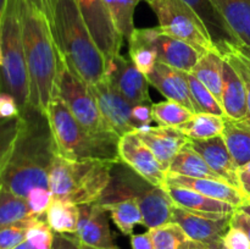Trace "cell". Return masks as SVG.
Instances as JSON below:
<instances>
[{"instance_id": "1", "label": "cell", "mask_w": 250, "mask_h": 249, "mask_svg": "<svg viewBox=\"0 0 250 249\" xmlns=\"http://www.w3.org/2000/svg\"><path fill=\"white\" fill-rule=\"evenodd\" d=\"M22 126L9 161L0 173V187L26 199L33 188H49L56 151L45 115L32 107L22 112Z\"/></svg>"}, {"instance_id": "2", "label": "cell", "mask_w": 250, "mask_h": 249, "mask_svg": "<svg viewBox=\"0 0 250 249\" xmlns=\"http://www.w3.org/2000/svg\"><path fill=\"white\" fill-rule=\"evenodd\" d=\"M22 37L28 76V107L46 116L50 103L58 97V82L62 67L48 19L28 0H22Z\"/></svg>"}, {"instance_id": "3", "label": "cell", "mask_w": 250, "mask_h": 249, "mask_svg": "<svg viewBox=\"0 0 250 249\" xmlns=\"http://www.w3.org/2000/svg\"><path fill=\"white\" fill-rule=\"evenodd\" d=\"M50 27L61 59L71 72L88 87L105 77L106 60L75 0H58Z\"/></svg>"}, {"instance_id": "4", "label": "cell", "mask_w": 250, "mask_h": 249, "mask_svg": "<svg viewBox=\"0 0 250 249\" xmlns=\"http://www.w3.org/2000/svg\"><path fill=\"white\" fill-rule=\"evenodd\" d=\"M117 163L102 160H67L56 154L49 173V188L55 199L76 205L99 202L111 181Z\"/></svg>"}, {"instance_id": "5", "label": "cell", "mask_w": 250, "mask_h": 249, "mask_svg": "<svg viewBox=\"0 0 250 249\" xmlns=\"http://www.w3.org/2000/svg\"><path fill=\"white\" fill-rule=\"evenodd\" d=\"M58 155L67 160H102L120 163L119 142L93 136L73 117L60 97L50 103L46 112Z\"/></svg>"}, {"instance_id": "6", "label": "cell", "mask_w": 250, "mask_h": 249, "mask_svg": "<svg viewBox=\"0 0 250 249\" xmlns=\"http://www.w3.org/2000/svg\"><path fill=\"white\" fill-rule=\"evenodd\" d=\"M132 198L139 205L144 226L150 228L172 222L175 203L164 187L154 186L120 161L111 171V181L99 199L100 204Z\"/></svg>"}, {"instance_id": "7", "label": "cell", "mask_w": 250, "mask_h": 249, "mask_svg": "<svg viewBox=\"0 0 250 249\" xmlns=\"http://www.w3.org/2000/svg\"><path fill=\"white\" fill-rule=\"evenodd\" d=\"M21 5L22 0H7L0 20L2 46L0 83L2 90L11 93L16 98L22 114L28 107L29 87L22 37Z\"/></svg>"}, {"instance_id": "8", "label": "cell", "mask_w": 250, "mask_h": 249, "mask_svg": "<svg viewBox=\"0 0 250 249\" xmlns=\"http://www.w3.org/2000/svg\"><path fill=\"white\" fill-rule=\"evenodd\" d=\"M58 97L62 99L76 120L93 136L119 142L117 136L103 117L89 87L62 63L58 82Z\"/></svg>"}, {"instance_id": "9", "label": "cell", "mask_w": 250, "mask_h": 249, "mask_svg": "<svg viewBox=\"0 0 250 249\" xmlns=\"http://www.w3.org/2000/svg\"><path fill=\"white\" fill-rule=\"evenodd\" d=\"M159 21V27L167 36L190 44L207 53L216 50L207 27L183 0H148Z\"/></svg>"}, {"instance_id": "10", "label": "cell", "mask_w": 250, "mask_h": 249, "mask_svg": "<svg viewBox=\"0 0 250 249\" xmlns=\"http://www.w3.org/2000/svg\"><path fill=\"white\" fill-rule=\"evenodd\" d=\"M75 1L106 62L119 55L124 37L115 27L104 0H75Z\"/></svg>"}, {"instance_id": "11", "label": "cell", "mask_w": 250, "mask_h": 249, "mask_svg": "<svg viewBox=\"0 0 250 249\" xmlns=\"http://www.w3.org/2000/svg\"><path fill=\"white\" fill-rule=\"evenodd\" d=\"M103 117L117 136L136 131L132 120L133 104L124 97L106 77L89 87Z\"/></svg>"}, {"instance_id": "12", "label": "cell", "mask_w": 250, "mask_h": 249, "mask_svg": "<svg viewBox=\"0 0 250 249\" xmlns=\"http://www.w3.org/2000/svg\"><path fill=\"white\" fill-rule=\"evenodd\" d=\"M139 31L156 51L158 61L183 72L192 73L193 68L204 54L186 42L167 36L161 31L160 27L139 28Z\"/></svg>"}, {"instance_id": "13", "label": "cell", "mask_w": 250, "mask_h": 249, "mask_svg": "<svg viewBox=\"0 0 250 249\" xmlns=\"http://www.w3.org/2000/svg\"><path fill=\"white\" fill-rule=\"evenodd\" d=\"M119 155L122 163L136 171L149 183L164 187L167 170L159 163L150 149L139 139L136 132L122 136L119 141Z\"/></svg>"}, {"instance_id": "14", "label": "cell", "mask_w": 250, "mask_h": 249, "mask_svg": "<svg viewBox=\"0 0 250 249\" xmlns=\"http://www.w3.org/2000/svg\"><path fill=\"white\" fill-rule=\"evenodd\" d=\"M232 215L203 214L173 205L172 222L181 226L190 239L214 244L222 239L229 227Z\"/></svg>"}, {"instance_id": "15", "label": "cell", "mask_w": 250, "mask_h": 249, "mask_svg": "<svg viewBox=\"0 0 250 249\" xmlns=\"http://www.w3.org/2000/svg\"><path fill=\"white\" fill-rule=\"evenodd\" d=\"M105 77L133 105L153 104L149 97V82L131 59L116 55L106 62Z\"/></svg>"}, {"instance_id": "16", "label": "cell", "mask_w": 250, "mask_h": 249, "mask_svg": "<svg viewBox=\"0 0 250 249\" xmlns=\"http://www.w3.org/2000/svg\"><path fill=\"white\" fill-rule=\"evenodd\" d=\"M78 209L80 219L75 234L81 243L100 249H117L104 207L95 202L78 205Z\"/></svg>"}, {"instance_id": "17", "label": "cell", "mask_w": 250, "mask_h": 249, "mask_svg": "<svg viewBox=\"0 0 250 249\" xmlns=\"http://www.w3.org/2000/svg\"><path fill=\"white\" fill-rule=\"evenodd\" d=\"M136 134L151 150L159 163L167 170L178 151L190 139L178 128L166 126H146L136 129Z\"/></svg>"}, {"instance_id": "18", "label": "cell", "mask_w": 250, "mask_h": 249, "mask_svg": "<svg viewBox=\"0 0 250 249\" xmlns=\"http://www.w3.org/2000/svg\"><path fill=\"white\" fill-rule=\"evenodd\" d=\"M146 77L148 78L149 84L156 88L166 99L178 103L193 114H197L190 94L187 72L156 61L153 71Z\"/></svg>"}, {"instance_id": "19", "label": "cell", "mask_w": 250, "mask_h": 249, "mask_svg": "<svg viewBox=\"0 0 250 249\" xmlns=\"http://www.w3.org/2000/svg\"><path fill=\"white\" fill-rule=\"evenodd\" d=\"M188 144L204 158L210 168L222 180L241 190L238 166L229 154L222 136L209 139H190Z\"/></svg>"}, {"instance_id": "20", "label": "cell", "mask_w": 250, "mask_h": 249, "mask_svg": "<svg viewBox=\"0 0 250 249\" xmlns=\"http://www.w3.org/2000/svg\"><path fill=\"white\" fill-rule=\"evenodd\" d=\"M164 186L181 187L195 190V192L207 195L209 198H214V199L229 203V204L234 205L236 208L241 207L244 203V200H246L243 193L232 185L227 183L226 181L187 177V176L167 173Z\"/></svg>"}, {"instance_id": "21", "label": "cell", "mask_w": 250, "mask_h": 249, "mask_svg": "<svg viewBox=\"0 0 250 249\" xmlns=\"http://www.w3.org/2000/svg\"><path fill=\"white\" fill-rule=\"evenodd\" d=\"M183 1L202 20L209 32L215 48L220 54L224 53L229 45L241 46L212 0H183Z\"/></svg>"}, {"instance_id": "22", "label": "cell", "mask_w": 250, "mask_h": 249, "mask_svg": "<svg viewBox=\"0 0 250 249\" xmlns=\"http://www.w3.org/2000/svg\"><path fill=\"white\" fill-rule=\"evenodd\" d=\"M222 109L225 117L233 121H244L248 116L246 85L238 72L225 59L222 65Z\"/></svg>"}, {"instance_id": "23", "label": "cell", "mask_w": 250, "mask_h": 249, "mask_svg": "<svg viewBox=\"0 0 250 249\" xmlns=\"http://www.w3.org/2000/svg\"><path fill=\"white\" fill-rule=\"evenodd\" d=\"M164 189L167 192L175 205L190 211L203 212V214L232 215L237 210V208L229 203L209 198L187 188L164 186Z\"/></svg>"}, {"instance_id": "24", "label": "cell", "mask_w": 250, "mask_h": 249, "mask_svg": "<svg viewBox=\"0 0 250 249\" xmlns=\"http://www.w3.org/2000/svg\"><path fill=\"white\" fill-rule=\"evenodd\" d=\"M242 48L250 51V0H212Z\"/></svg>"}, {"instance_id": "25", "label": "cell", "mask_w": 250, "mask_h": 249, "mask_svg": "<svg viewBox=\"0 0 250 249\" xmlns=\"http://www.w3.org/2000/svg\"><path fill=\"white\" fill-rule=\"evenodd\" d=\"M172 175L187 176L195 178H210L224 181L216 172L210 168L207 161L189 144H186L171 161L168 172Z\"/></svg>"}, {"instance_id": "26", "label": "cell", "mask_w": 250, "mask_h": 249, "mask_svg": "<svg viewBox=\"0 0 250 249\" xmlns=\"http://www.w3.org/2000/svg\"><path fill=\"white\" fill-rule=\"evenodd\" d=\"M222 65L224 58L217 50H209L203 54L192 75L205 85L222 106Z\"/></svg>"}, {"instance_id": "27", "label": "cell", "mask_w": 250, "mask_h": 249, "mask_svg": "<svg viewBox=\"0 0 250 249\" xmlns=\"http://www.w3.org/2000/svg\"><path fill=\"white\" fill-rule=\"evenodd\" d=\"M222 138L229 154L239 167L250 163V126L242 121L225 117Z\"/></svg>"}, {"instance_id": "28", "label": "cell", "mask_w": 250, "mask_h": 249, "mask_svg": "<svg viewBox=\"0 0 250 249\" xmlns=\"http://www.w3.org/2000/svg\"><path fill=\"white\" fill-rule=\"evenodd\" d=\"M80 219L78 205L53 198L45 212V220L55 233H76Z\"/></svg>"}, {"instance_id": "29", "label": "cell", "mask_w": 250, "mask_h": 249, "mask_svg": "<svg viewBox=\"0 0 250 249\" xmlns=\"http://www.w3.org/2000/svg\"><path fill=\"white\" fill-rule=\"evenodd\" d=\"M102 205L110 212L114 224L125 236H132L137 225H144L139 205L132 198L117 199Z\"/></svg>"}, {"instance_id": "30", "label": "cell", "mask_w": 250, "mask_h": 249, "mask_svg": "<svg viewBox=\"0 0 250 249\" xmlns=\"http://www.w3.org/2000/svg\"><path fill=\"white\" fill-rule=\"evenodd\" d=\"M177 128L189 139L214 138L222 136L225 128V117L207 112H198Z\"/></svg>"}, {"instance_id": "31", "label": "cell", "mask_w": 250, "mask_h": 249, "mask_svg": "<svg viewBox=\"0 0 250 249\" xmlns=\"http://www.w3.org/2000/svg\"><path fill=\"white\" fill-rule=\"evenodd\" d=\"M33 217L39 216L31 211L24 198L0 187V228Z\"/></svg>"}, {"instance_id": "32", "label": "cell", "mask_w": 250, "mask_h": 249, "mask_svg": "<svg viewBox=\"0 0 250 249\" xmlns=\"http://www.w3.org/2000/svg\"><path fill=\"white\" fill-rule=\"evenodd\" d=\"M129 59L143 75H149L153 71L158 55L148 41L142 36L139 28H136L128 39Z\"/></svg>"}, {"instance_id": "33", "label": "cell", "mask_w": 250, "mask_h": 249, "mask_svg": "<svg viewBox=\"0 0 250 249\" xmlns=\"http://www.w3.org/2000/svg\"><path fill=\"white\" fill-rule=\"evenodd\" d=\"M141 1L142 0H104L115 27L124 38L129 39L136 29L133 22L134 11Z\"/></svg>"}, {"instance_id": "34", "label": "cell", "mask_w": 250, "mask_h": 249, "mask_svg": "<svg viewBox=\"0 0 250 249\" xmlns=\"http://www.w3.org/2000/svg\"><path fill=\"white\" fill-rule=\"evenodd\" d=\"M154 249H187L192 239L175 222L149 229Z\"/></svg>"}, {"instance_id": "35", "label": "cell", "mask_w": 250, "mask_h": 249, "mask_svg": "<svg viewBox=\"0 0 250 249\" xmlns=\"http://www.w3.org/2000/svg\"><path fill=\"white\" fill-rule=\"evenodd\" d=\"M151 111H153L154 121L158 122L159 126L175 127V128L192 119L194 115L187 107L172 100H165L156 104L153 103Z\"/></svg>"}, {"instance_id": "36", "label": "cell", "mask_w": 250, "mask_h": 249, "mask_svg": "<svg viewBox=\"0 0 250 249\" xmlns=\"http://www.w3.org/2000/svg\"><path fill=\"white\" fill-rule=\"evenodd\" d=\"M221 55L238 72V75L243 80L244 85H246L248 116L242 122L250 126V51L242 48V46L229 45V48Z\"/></svg>"}, {"instance_id": "37", "label": "cell", "mask_w": 250, "mask_h": 249, "mask_svg": "<svg viewBox=\"0 0 250 249\" xmlns=\"http://www.w3.org/2000/svg\"><path fill=\"white\" fill-rule=\"evenodd\" d=\"M187 78L197 114L198 112H207V114L225 117L224 109L216 100V98L211 94V92L203 83H200L192 73H187Z\"/></svg>"}, {"instance_id": "38", "label": "cell", "mask_w": 250, "mask_h": 249, "mask_svg": "<svg viewBox=\"0 0 250 249\" xmlns=\"http://www.w3.org/2000/svg\"><path fill=\"white\" fill-rule=\"evenodd\" d=\"M22 115L10 120L0 121V173L9 161L15 142L22 126Z\"/></svg>"}, {"instance_id": "39", "label": "cell", "mask_w": 250, "mask_h": 249, "mask_svg": "<svg viewBox=\"0 0 250 249\" xmlns=\"http://www.w3.org/2000/svg\"><path fill=\"white\" fill-rule=\"evenodd\" d=\"M38 219H41V217H33V219L17 222V224L0 228V249H14L21 243H23L26 241L27 231H28L29 226Z\"/></svg>"}, {"instance_id": "40", "label": "cell", "mask_w": 250, "mask_h": 249, "mask_svg": "<svg viewBox=\"0 0 250 249\" xmlns=\"http://www.w3.org/2000/svg\"><path fill=\"white\" fill-rule=\"evenodd\" d=\"M29 209L36 216H45V212L53 200V194L48 188L37 187L28 193L26 198Z\"/></svg>"}, {"instance_id": "41", "label": "cell", "mask_w": 250, "mask_h": 249, "mask_svg": "<svg viewBox=\"0 0 250 249\" xmlns=\"http://www.w3.org/2000/svg\"><path fill=\"white\" fill-rule=\"evenodd\" d=\"M21 116V107L16 98L6 90H0V121Z\"/></svg>"}, {"instance_id": "42", "label": "cell", "mask_w": 250, "mask_h": 249, "mask_svg": "<svg viewBox=\"0 0 250 249\" xmlns=\"http://www.w3.org/2000/svg\"><path fill=\"white\" fill-rule=\"evenodd\" d=\"M226 249H250V241L246 233L237 227L229 226L222 237Z\"/></svg>"}, {"instance_id": "43", "label": "cell", "mask_w": 250, "mask_h": 249, "mask_svg": "<svg viewBox=\"0 0 250 249\" xmlns=\"http://www.w3.org/2000/svg\"><path fill=\"white\" fill-rule=\"evenodd\" d=\"M151 105L153 104H137L133 105L132 109V120L136 126V129L142 127L150 126L153 119V111H151Z\"/></svg>"}, {"instance_id": "44", "label": "cell", "mask_w": 250, "mask_h": 249, "mask_svg": "<svg viewBox=\"0 0 250 249\" xmlns=\"http://www.w3.org/2000/svg\"><path fill=\"white\" fill-rule=\"evenodd\" d=\"M71 233H55L51 249H82L80 239L77 236H70Z\"/></svg>"}, {"instance_id": "45", "label": "cell", "mask_w": 250, "mask_h": 249, "mask_svg": "<svg viewBox=\"0 0 250 249\" xmlns=\"http://www.w3.org/2000/svg\"><path fill=\"white\" fill-rule=\"evenodd\" d=\"M229 226L237 227V228L242 229V231L248 236L250 241V216L248 214H246V212L242 211V210L237 209L236 211L232 214Z\"/></svg>"}, {"instance_id": "46", "label": "cell", "mask_w": 250, "mask_h": 249, "mask_svg": "<svg viewBox=\"0 0 250 249\" xmlns=\"http://www.w3.org/2000/svg\"><path fill=\"white\" fill-rule=\"evenodd\" d=\"M28 1L48 19L49 23H51L58 0H28Z\"/></svg>"}, {"instance_id": "47", "label": "cell", "mask_w": 250, "mask_h": 249, "mask_svg": "<svg viewBox=\"0 0 250 249\" xmlns=\"http://www.w3.org/2000/svg\"><path fill=\"white\" fill-rule=\"evenodd\" d=\"M131 247L132 249H154L153 241H151L150 233L132 234L131 236Z\"/></svg>"}, {"instance_id": "48", "label": "cell", "mask_w": 250, "mask_h": 249, "mask_svg": "<svg viewBox=\"0 0 250 249\" xmlns=\"http://www.w3.org/2000/svg\"><path fill=\"white\" fill-rule=\"evenodd\" d=\"M239 182H241V190L246 198H250V175L238 172Z\"/></svg>"}, {"instance_id": "49", "label": "cell", "mask_w": 250, "mask_h": 249, "mask_svg": "<svg viewBox=\"0 0 250 249\" xmlns=\"http://www.w3.org/2000/svg\"><path fill=\"white\" fill-rule=\"evenodd\" d=\"M187 249H216V243L204 244L200 243V242H195L192 239V242H190L189 247H188Z\"/></svg>"}, {"instance_id": "50", "label": "cell", "mask_w": 250, "mask_h": 249, "mask_svg": "<svg viewBox=\"0 0 250 249\" xmlns=\"http://www.w3.org/2000/svg\"><path fill=\"white\" fill-rule=\"evenodd\" d=\"M237 209L242 210V211H244L246 214H248L250 216V198H246V200H244L243 204L241 205V207H238Z\"/></svg>"}, {"instance_id": "51", "label": "cell", "mask_w": 250, "mask_h": 249, "mask_svg": "<svg viewBox=\"0 0 250 249\" xmlns=\"http://www.w3.org/2000/svg\"><path fill=\"white\" fill-rule=\"evenodd\" d=\"M14 249H37V248H36V247L32 246V244L29 243V242L24 241L23 243H21V244H20V246H17L16 248H14Z\"/></svg>"}, {"instance_id": "52", "label": "cell", "mask_w": 250, "mask_h": 249, "mask_svg": "<svg viewBox=\"0 0 250 249\" xmlns=\"http://www.w3.org/2000/svg\"><path fill=\"white\" fill-rule=\"evenodd\" d=\"M238 172L246 173V175H250V163L246 164V165L242 166V167H239L238 168Z\"/></svg>"}, {"instance_id": "53", "label": "cell", "mask_w": 250, "mask_h": 249, "mask_svg": "<svg viewBox=\"0 0 250 249\" xmlns=\"http://www.w3.org/2000/svg\"><path fill=\"white\" fill-rule=\"evenodd\" d=\"M6 1L7 0H0V20H1L2 14H4L5 6H6Z\"/></svg>"}, {"instance_id": "54", "label": "cell", "mask_w": 250, "mask_h": 249, "mask_svg": "<svg viewBox=\"0 0 250 249\" xmlns=\"http://www.w3.org/2000/svg\"><path fill=\"white\" fill-rule=\"evenodd\" d=\"M2 66V46H1V38H0V67Z\"/></svg>"}, {"instance_id": "55", "label": "cell", "mask_w": 250, "mask_h": 249, "mask_svg": "<svg viewBox=\"0 0 250 249\" xmlns=\"http://www.w3.org/2000/svg\"><path fill=\"white\" fill-rule=\"evenodd\" d=\"M216 249H226V247H225L224 243H222V239L216 243Z\"/></svg>"}, {"instance_id": "56", "label": "cell", "mask_w": 250, "mask_h": 249, "mask_svg": "<svg viewBox=\"0 0 250 249\" xmlns=\"http://www.w3.org/2000/svg\"><path fill=\"white\" fill-rule=\"evenodd\" d=\"M82 244V243H81ZM82 249H100V248H94V247H90V246H85V244H82Z\"/></svg>"}, {"instance_id": "57", "label": "cell", "mask_w": 250, "mask_h": 249, "mask_svg": "<svg viewBox=\"0 0 250 249\" xmlns=\"http://www.w3.org/2000/svg\"><path fill=\"white\" fill-rule=\"evenodd\" d=\"M2 89V88H1V83H0V90H1Z\"/></svg>"}]
</instances>
